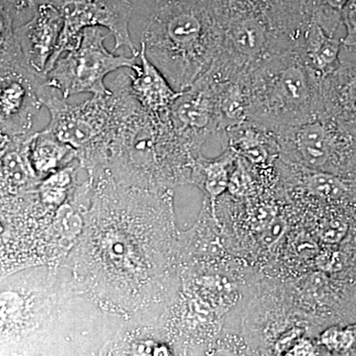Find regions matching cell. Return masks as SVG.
Segmentation results:
<instances>
[{
  "label": "cell",
  "instance_id": "7c38bea8",
  "mask_svg": "<svg viewBox=\"0 0 356 356\" xmlns=\"http://www.w3.org/2000/svg\"><path fill=\"white\" fill-rule=\"evenodd\" d=\"M140 65L132 70L130 90L136 102L147 112L158 116L170 115L173 103L181 95L177 91L161 72L147 57L143 43L140 44Z\"/></svg>",
  "mask_w": 356,
  "mask_h": 356
},
{
  "label": "cell",
  "instance_id": "8992f818",
  "mask_svg": "<svg viewBox=\"0 0 356 356\" xmlns=\"http://www.w3.org/2000/svg\"><path fill=\"white\" fill-rule=\"evenodd\" d=\"M106 38L102 27L84 29L79 43L60 55L47 72L44 86L58 91L65 99L81 93L110 95L111 89L104 83L106 76L124 67L135 69L139 54L114 55L105 47Z\"/></svg>",
  "mask_w": 356,
  "mask_h": 356
},
{
  "label": "cell",
  "instance_id": "2e32d148",
  "mask_svg": "<svg viewBox=\"0 0 356 356\" xmlns=\"http://www.w3.org/2000/svg\"><path fill=\"white\" fill-rule=\"evenodd\" d=\"M10 16L0 8V72L24 67Z\"/></svg>",
  "mask_w": 356,
  "mask_h": 356
},
{
  "label": "cell",
  "instance_id": "9a60e30c",
  "mask_svg": "<svg viewBox=\"0 0 356 356\" xmlns=\"http://www.w3.org/2000/svg\"><path fill=\"white\" fill-rule=\"evenodd\" d=\"M28 158L38 177H47L51 173L70 165L76 159V152L44 129L30 136L28 140Z\"/></svg>",
  "mask_w": 356,
  "mask_h": 356
},
{
  "label": "cell",
  "instance_id": "277c9868",
  "mask_svg": "<svg viewBox=\"0 0 356 356\" xmlns=\"http://www.w3.org/2000/svg\"><path fill=\"white\" fill-rule=\"evenodd\" d=\"M217 49L206 70L220 83L236 81L266 58L295 48L245 0H210Z\"/></svg>",
  "mask_w": 356,
  "mask_h": 356
},
{
  "label": "cell",
  "instance_id": "4fadbf2b",
  "mask_svg": "<svg viewBox=\"0 0 356 356\" xmlns=\"http://www.w3.org/2000/svg\"><path fill=\"white\" fill-rule=\"evenodd\" d=\"M296 49L321 79L334 72L341 64V42L313 21L307 26Z\"/></svg>",
  "mask_w": 356,
  "mask_h": 356
},
{
  "label": "cell",
  "instance_id": "e0dca14e",
  "mask_svg": "<svg viewBox=\"0 0 356 356\" xmlns=\"http://www.w3.org/2000/svg\"><path fill=\"white\" fill-rule=\"evenodd\" d=\"M356 337V327L355 329L344 330V331H337L332 330L325 332L322 337L323 343L331 350L337 351H348L353 346Z\"/></svg>",
  "mask_w": 356,
  "mask_h": 356
},
{
  "label": "cell",
  "instance_id": "d6986e66",
  "mask_svg": "<svg viewBox=\"0 0 356 356\" xmlns=\"http://www.w3.org/2000/svg\"><path fill=\"white\" fill-rule=\"evenodd\" d=\"M341 13L346 28V36L343 39V44L346 46L356 47V0H350Z\"/></svg>",
  "mask_w": 356,
  "mask_h": 356
},
{
  "label": "cell",
  "instance_id": "44dd1931",
  "mask_svg": "<svg viewBox=\"0 0 356 356\" xmlns=\"http://www.w3.org/2000/svg\"><path fill=\"white\" fill-rule=\"evenodd\" d=\"M302 1H303L304 6H305V1H304V0H302Z\"/></svg>",
  "mask_w": 356,
  "mask_h": 356
},
{
  "label": "cell",
  "instance_id": "3957f363",
  "mask_svg": "<svg viewBox=\"0 0 356 356\" xmlns=\"http://www.w3.org/2000/svg\"><path fill=\"white\" fill-rule=\"evenodd\" d=\"M320 81L296 48L274 54L241 79L245 120L273 134L320 114Z\"/></svg>",
  "mask_w": 356,
  "mask_h": 356
},
{
  "label": "cell",
  "instance_id": "5b68a950",
  "mask_svg": "<svg viewBox=\"0 0 356 356\" xmlns=\"http://www.w3.org/2000/svg\"><path fill=\"white\" fill-rule=\"evenodd\" d=\"M40 98L50 113L46 129L76 152L77 161L88 175L102 168L116 121L113 91L72 104L43 83Z\"/></svg>",
  "mask_w": 356,
  "mask_h": 356
},
{
  "label": "cell",
  "instance_id": "ac0fdd59",
  "mask_svg": "<svg viewBox=\"0 0 356 356\" xmlns=\"http://www.w3.org/2000/svg\"><path fill=\"white\" fill-rule=\"evenodd\" d=\"M341 108L350 113H356V76L350 77L339 86L337 96Z\"/></svg>",
  "mask_w": 356,
  "mask_h": 356
},
{
  "label": "cell",
  "instance_id": "5bb4252c",
  "mask_svg": "<svg viewBox=\"0 0 356 356\" xmlns=\"http://www.w3.org/2000/svg\"><path fill=\"white\" fill-rule=\"evenodd\" d=\"M238 154L231 147L215 159L197 156L192 161L189 181L207 192L215 213V201L229 187Z\"/></svg>",
  "mask_w": 356,
  "mask_h": 356
},
{
  "label": "cell",
  "instance_id": "8fae6325",
  "mask_svg": "<svg viewBox=\"0 0 356 356\" xmlns=\"http://www.w3.org/2000/svg\"><path fill=\"white\" fill-rule=\"evenodd\" d=\"M31 19L15 28V36L26 67L44 77L56 50L64 19L51 0H32Z\"/></svg>",
  "mask_w": 356,
  "mask_h": 356
},
{
  "label": "cell",
  "instance_id": "9c48e42d",
  "mask_svg": "<svg viewBox=\"0 0 356 356\" xmlns=\"http://www.w3.org/2000/svg\"><path fill=\"white\" fill-rule=\"evenodd\" d=\"M177 137L194 156L212 134L222 131L216 81L207 72L182 91L170 109Z\"/></svg>",
  "mask_w": 356,
  "mask_h": 356
},
{
  "label": "cell",
  "instance_id": "52a82bcc",
  "mask_svg": "<svg viewBox=\"0 0 356 356\" xmlns=\"http://www.w3.org/2000/svg\"><path fill=\"white\" fill-rule=\"evenodd\" d=\"M64 19L62 33L46 74L65 51L74 48L89 27L106 28L114 38L115 51L126 47L139 54L130 34L133 7L129 0H51ZM44 74V76H46Z\"/></svg>",
  "mask_w": 356,
  "mask_h": 356
},
{
  "label": "cell",
  "instance_id": "ba28073f",
  "mask_svg": "<svg viewBox=\"0 0 356 356\" xmlns=\"http://www.w3.org/2000/svg\"><path fill=\"white\" fill-rule=\"evenodd\" d=\"M273 136L282 159L308 170L334 175L343 156V140L336 126L320 114Z\"/></svg>",
  "mask_w": 356,
  "mask_h": 356
},
{
  "label": "cell",
  "instance_id": "30bf717a",
  "mask_svg": "<svg viewBox=\"0 0 356 356\" xmlns=\"http://www.w3.org/2000/svg\"><path fill=\"white\" fill-rule=\"evenodd\" d=\"M44 79L26 65L0 72V133L23 137L43 106L40 88Z\"/></svg>",
  "mask_w": 356,
  "mask_h": 356
},
{
  "label": "cell",
  "instance_id": "6da1fadb",
  "mask_svg": "<svg viewBox=\"0 0 356 356\" xmlns=\"http://www.w3.org/2000/svg\"><path fill=\"white\" fill-rule=\"evenodd\" d=\"M110 89L116 98V121L104 173L115 184L147 191H168L189 181L193 156L172 127L170 115L158 116L136 102L128 74H118Z\"/></svg>",
  "mask_w": 356,
  "mask_h": 356
},
{
  "label": "cell",
  "instance_id": "ffe728a7",
  "mask_svg": "<svg viewBox=\"0 0 356 356\" xmlns=\"http://www.w3.org/2000/svg\"><path fill=\"white\" fill-rule=\"evenodd\" d=\"M32 0H0V8L10 16L13 22L31 10Z\"/></svg>",
  "mask_w": 356,
  "mask_h": 356
},
{
  "label": "cell",
  "instance_id": "7a4b0ae2",
  "mask_svg": "<svg viewBox=\"0 0 356 356\" xmlns=\"http://www.w3.org/2000/svg\"><path fill=\"white\" fill-rule=\"evenodd\" d=\"M140 43L177 91L209 69L217 49L210 0H159Z\"/></svg>",
  "mask_w": 356,
  "mask_h": 356
}]
</instances>
